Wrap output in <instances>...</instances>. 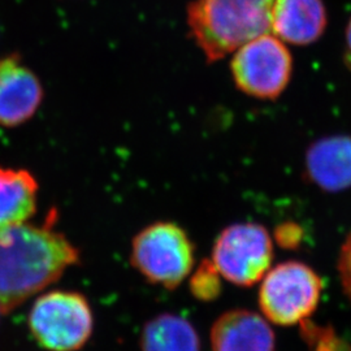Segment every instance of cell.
Wrapping results in <instances>:
<instances>
[{
    "instance_id": "cell-1",
    "label": "cell",
    "mask_w": 351,
    "mask_h": 351,
    "mask_svg": "<svg viewBox=\"0 0 351 351\" xmlns=\"http://www.w3.org/2000/svg\"><path fill=\"white\" fill-rule=\"evenodd\" d=\"M58 213L40 226L27 223L0 228V313L50 287L80 263V251L55 229Z\"/></svg>"
},
{
    "instance_id": "cell-2",
    "label": "cell",
    "mask_w": 351,
    "mask_h": 351,
    "mask_svg": "<svg viewBox=\"0 0 351 351\" xmlns=\"http://www.w3.org/2000/svg\"><path fill=\"white\" fill-rule=\"evenodd\" d=\"M276 0H194L188 5L190 36L215 63L271 30Z\"/></svg>"
},
{
    "instance_id": "cell-3",
    "label": "cell",
    "mask_w": 351,
    "mask_h": 351,
    "mask_svg": "<svg viewBox=\"0 0 351 351\" xmlns=\"http://www.w3.org/2000/svg\"><path fill=\"white\" fill-rule=\"evenodd\" d=\"M130 262L149 282L172 290L193 269L194 245L175 223H154L133 239Z\"/></svg>"
},
{
    "instance_id": "cell-4",
    "label": "cell",
    "mask_w": 351,
    "mask_h": 351,
    "mask_svg": "<svg viewBox=\"0 0 351 351\" xmlns=\"http://www.w3.org/2000/svg\"><path fill=\"white\" fill-rule=\"evenodd\" d=\"M94 326L88 300L75 291L55 290L40 295L29 313V329L43 349L77 351L88 342Z\"/></svg>"
},
{
    "instance_id": "cell-5",
    "label": "cell",
    "mask_w": 351,
    "mask_h": 351,
    "mask_svg": "<svg viewBox=\"0 0 351 351\" xmlns=\"http://www.w3.org/2000/svg\"><path fill=\"white\" fill-rule=\"evenodd\" d=\"M322 291L323 281L310 265L289 261L265 274L259 289V307L274 324H301L314 314Z\"/></svg>"
},
{
    "instance_id": "cell-6",
    "label": "cell",
    "mask_w": 351,
    "mask_h": 351,
    "mask_svg": "<svg viewBox=\"0 0 351 351\" xmlns=\"http://www.w3.org/2000/svg\"><path fill=\"white\" fill-rule=\"evenodd\" d=\"M230 64L236 86L246 95L277 99L288 88L293 58L281 39L268 33L254 38L234 51Z\"/></svg>"
},
{
    "instance_id": "cell-7",
    "label": "cell",
    "mask_w": 351,
    "mask_h": 351,
    "mask_svg": "<svg viewBox=\"0 0 351 351\" xmlns=\"http://www.w3.org/2000/svg\"><path fill=\"white\" fill-rule=\"evenodd\" d=\"M213 263L226 281L249 288L263 280L274 261V241L256 223L226 228L215 241Z\"/></svg>"
},
{
    "instance_id": "cell-8",
    "label": "cell",
    "mask_w": 351,
    "mask_h": 351,
    "mask_svg": "<svg viewBox=\"0 0 351 351\" xmlns=\"http://www.w3.org/2000/svg\"><path fill=\"white\" fill-rule=\"evenodd\" d=\"M43 99V88L20 56L0 59V125H21L30 120Z\"/></svg>"
},
{
    "instance_id": "cell-9",
    "label": "cell",
    "mask_w": 351,
    "mask_h": 351,
    "mask_svg": "<svg viewBox=\"0 0 351 351\" xmlns=\"http://www.w3.org/2000/svg\"><path fill=\"white\" fill-rule=\"evenodd\" d=\"M304 177L326 193L351 189V136L336 134L313 142L304 156Z\"/></svg>"
},
{
    "instance_id": "cell-10",
    "label": "cell",
    "mask_w": 351,
    "mask_h": 351,
    "mask_svg": "<svg viewBox=\"0 0 351 351\" xmlns=\"http://www.w3.org/2000/svg\"><path fill=\"white\" fill-rule=\"evenodd\" d=\"M326 25L323 0H276L272 7L271 30L290 45H313L323 37Z\"/></svg>"
},
{
    "instance_id": "cell-11",
    "label": "cell",
    "mask_w": 351,
    "mask_h": 351,
    "mask_svg": "<svg viewBox=\"0 0 351 351\" xmlns=\"http://www.w3.org/2000/svg\"><path fill=\"white\" fill-rule=\"evenodd\" d=\"M213 351H275V333L267 320L249 310H230L211 328Z\"/></svg>"
},
{
    "instance_id": "cell-12",
    "label": "cell",
    "mask_w": 351,
    "mask_h": 351,
    "mask_svg": "<svg viewBox=\"0 0 351 351\" xmlns=\"http://www.w3.org/2000/svg\"><path fill=\"white\" fill-rule=\"evenodd\" d=\"M38 189L30 172L0 167V228L26 223L36 213Z\"/></svg>"
},
{
    "instance_id": "cell-13",
    "label": "cell",
    "mask_w": 351,
    "mask_h": 351,
    "mask_svg": "<svg viewBox=\"0 0 351 351\" xmlns=\"http://www.w3.org/2000/svg\"><path fill=\"white\" fill-rule=\"evenodd\" d=\"M141 350L201 351V341L195 328L185 317L158 315L142 330Z\"/></svg>"
},
{
    "instance_id": "cell-14",
    "label": "cell",
    "mask_w": 351,
    "mask_h": 351,
    "mask_svg": "<svg viewBox=\"0 0 351 351\" xmlns=\"http://www.w3.org/2000/svg\"><path fill=\"white\" fill-rule=\"evenodd\" d=\"M189 288L191 294L199 301L211 302L220 297L223 290L221 275L211 259H204L198 265L190 277Z\"/></svg>"
},
{
    "instance_id": "cell-15",
    "label": "cell",
    "mask_w": 351,
    "mask_h": 351,
    "mask_svg": "<svg viewBox=\"0 0 351 351\" xmlns=\"http://www.w3.org/2000/svg\"><path fill=\"white\" fill-rule=\"evenodd\" d=\"M301 328L303 337L314 351H350L349 345L330 328L313 326L307 320L302 322Z\"/></svg>"
},
{
    "instance_id": "cell-16",
    "label": "cell",
    "mask_w": 351,
    "mask_h": 351,
    "mask_svg": "<svg viewBox=\"0 0 351 351\" xmlns=\"http://www.w3.org/2000/svg\"><path fill=\"white\" fill-rule=\"evenodd\" d=\"M275 239L282 249L295 250L304 241V229L294 221L281 223L275 229Z\"/></svg>"
},
{
    "instance_id": "cell-17",
    "label": "cell",
    "mask_w": 351,
    "mask_h": 351,
    "mask_svg": "<svg viewBox=\"0 0 351 351\" xmlns=\"http://www.w3.org/2000/svg\"><path fill=\"white\" fill-rule=\"evenodd\" d=\"M341 285L346 297L351 302V232L345 239L339 250V261H337Z\"/></svg>"
},
{
    "instance_id": "cell-18",
    "label": "cell",
    "mask_w": 351,
    "mask_h": 351,
    "mask_svg": "<svg viewBox=\"0 0 351 351\" xmlns=\"http://www.w3.org/2000/svg\"><path fill=\"white\" fill-rule=\"evenodd\" d=\"M343 63L351 71V19L345 32V51H343Z\"/></svg>"
}]
</instances>
